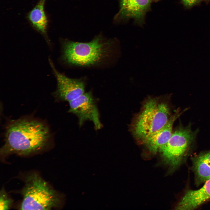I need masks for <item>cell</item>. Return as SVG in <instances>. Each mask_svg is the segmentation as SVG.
Wrapping results in <instances>:
<instances>
[{
	"label": "cell",
	"instance_id": "1",
	"mask_svg": "<svg viewBox=\"0 0 210 210\" xmlns=\"http://www.w3.org/2000/svg\"><path fill=\"white\" fill-rule=\"evenodd\" d=\"M51 136L48 126L43 122L28 118L14 120L6 128L1 154L26 155L39 152L46 146Z\"/></svg>",
	"mask_w": 210,
	"mask_h": 210
},
{
	"label": "cell",
	"instance_id": "2",
	"mask_svg": "<svg viewBox=\"0 0 210 210\" xmlns=\"http://www.w3.org/2000/svg\"><path fill=\"white\" fill-rule=\"evenodd\" d=\"M120 48L117 40L107 39L100 34L87 42L64 40L61 59L70 66L92 67L102 64L114 54L119 55Z\"/></svg>",
	"mask_w": 210,
	"mask_h": 210
},
{
	"label": "cell",
	"instance_id": "3",
	"mask_svg": "<svg viewBox=\"0 0 210 210\" xmlns=\"http://www.w3.org/2000/svg\"><path fill=\"white\" fill-rule=\"evenodd\" d=\"M170 117L167 103L159 98L149 97L143 103L133 121V134L143 142L163 127Z\"/></svg>",
	"mask_w": 210,
	"mask_h": 210
},
{
	"label": "cell",
	"instance_id": "4",
	"mask_svg": "<svg viewBox=\"0 0 210 210\" xmlns=\"http://www.w3.org/2000/svg\"><path fill=\"white\" fill-rule=\"evenodd\" d=\"M22 194L21 210L51 209L56 206L59 201L55 192L36 174L27 177Z\"/></svg>",
	"mask_w": 210,
	"mask_h": 210
},
{
	"label": "cell",
	"instance_id": "5",
	"mask_svg": "<svg viewBox=\"0 0 210 210\" xmlns=\"http://www.w3.org/2000/svg\"><path fill=\"white\" fill-rule=\"evenodd\" d=\"M190 124L179 127L174 131L168 141L159 149L164 162L174 170L181 163L197 134Z\"/></svg>",
	"mask_w": 210,
	"mask_h": 210
},
{
	"label": "cell",
	"instance_id": "6",
	"mask_svg": "<svg viewBox=\"0 0 210 210\" xmlns=\"http://www.w3.org/2000/svg\"><path fill=\"white\" fill-rule=\"evenodd\" d=\"M69 102V112L77 116L80 126L89 120L93 122L96 129L101 128L99 112L91 91L84 93Z\"/></svg>",
	"mask_w": 210,
	"mask_h": 210
},
{
	"label": "cell",
	"instance_id": "7",
	"mask_svg": "<svg viewBox=\"0 0 210 210\" xmlns=\"http://www.w3.org/2000/svg\"><path fill=\"white\" fill-rule=\"evenodd\" d=\"M49 62L57 82L55 96L60 100L70 102L85 93L86 83L82 78H72L58 71L51 60Z\"/></svg>",
	"mask_w": 210,
	"mask_h": 210
},
{
	"label": "cell",
	"instance_id": "8",
	"mask_svg": "<svg viewBox=\"0 0 210 210\" xmlns=\"http://www.w3.org/2000/svg\"><path fill=\"white\" fill-rule=\"evenodd\" d=\"M119 10L113 19L115 23L132 19L140 26L145 23L146 14L151 9V0H119Z\"/></svg>",
	"mask_w": 210,
	"mask_h": 210
},
{
	"label": "cell",
	"instance_id": "9",
	"mask_svg": "<svg viewBox=\"0 0 210 210\" xmlns=\"http://www.w3.org/2000/svg\"><path fill=\"white\" fill-rule=\"evenodd\" d=\"M187 110V108H186L182 111L177 110L171 116L163 127L143 142L150 152L153 154L156 153L160 147L167 143L172 134L173 125L174 122Z\"/></svg>",
	"mask_w": 210,
	"mask_h": 210
},
{
	"label": "cell",
	"instance_id": "10",
	"mask_svg": "<svg viewBox=\"0 0 210 210\" xmlns=\"http://www.w3.org/2000/svg\"><path fill=\"white\" fill-rule=\"evenodd\" d=\"M192 168L197 185L210 179V151L199 154L192 158Z\"/></svg>",
	"mask_w": 210,
	"mask_h": 210
},
{
	"label": "cell",
	"instance_id": "11",
	"mask_svg": "<svg viewBox=\"0 0 210 210\" xmlns=\"http://www.w3.org/2000/svg\"><path fill=\"white\" fill-rule=\"evenodd\" d=\"M46 1L40 0L29 12L27 17L33 27L43 35L49 43L47 34L48 21L44 9Z\"/></svg>",
	"mask_w": 210,
	"mask_h": 210
},
{
	"label": "cell",
	"instance_id": "12",
	"mask_svg": "<svg viewBox=\"0 0 210 210\" xmlns=\"http://www.w3.org/2000/svg\"><path fill=\"white\" fill-rule=\"evenodd\" d=\"M11 200L9 198L3 189L0 191V209L6 210L9 209L12 204Z\"/></svg>",
	"mask_w": 210,
	"mask_h": 210
},
{
	"label": "cell",
	"instance_id": "13",
	"mask_svg": "<svg viewBox=\"0 0 210 210\" xmlns=\"http://www.w3.org/2000/svg\"><path fill=\"white\" fill-rule=\"evenodd\" d=\"M181 2L186 8H190L202 1L208 2L209 0H180Z\"/></svg>",
	"mask_w": 210,
	"mask_h": 210
},
{
	"label": "cell",
	"instance_id": "14",
	"mask_svg": "<svg viewBox=\"0 0 210 210\" xmlns=\"http://www.w3.org/2000/svg\"><path fill=\"white\" fill-rule=\"evenodd\" d=\"M152 0V1H154L155 2H157L158 1H159L160 0Z\"/></svg>",
	"mask_w": 210,
	"mask_h": 210
}]
</instances>
